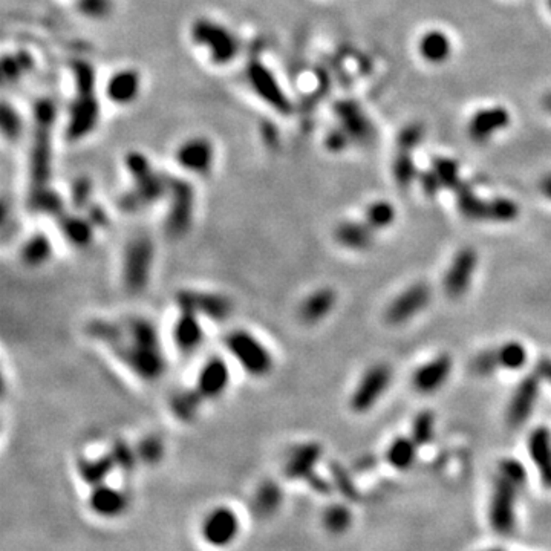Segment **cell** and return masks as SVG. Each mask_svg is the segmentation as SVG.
<instances>
[{
    "instance_id": "obj_22",
    "label": "cell",
    "mask_w": 551,
    "mask_h": 551,
    "mask_svg": "<svg viewBox=\"0 0 551 551\" xmlns=\"http://www.w3.org/2000/svg\"><path fill=\"white\" fill-rule=\"evenodd\" d=\"M530 455L539 469L542 481L551 487V439L547 429H537L530 437Z\"/></svg>"
},
{
    "instance_id": "obj_40",
    "label": "cell",
    "mask_w": 551,
    "mask_h": 551,
    "mask_svg": "<svg viewBox=\"0 0 551 551\" xmlns=\"http://www.w3.org/2000/svg\"><path fill=\"white\" fill-rule=\"evenodd\" d=\"M498 366H500V358H498V350L481 352L480 356L475 358V362H474V369H475V372L480 374V376H489V374H491L495 369H498Z\"/></svg>"
},
{
    "instance_id": "obj_21",
    "label": "cell",
    "mask_w": 551,
    "mask_h": 551,
    "mask_svg": "<svg viewBox=\"0 0 551 551\" xmlns=\"http://www.w3.org/2000/svg\"><path fill=\"white\" fill-rule=\"evenodd\" d=\"M419 54L428 63L441 64L449 60L452 54V42L445 32L439 29L428 31L419 40Z\"/></svg>"
},
{
    "instance_id": "obj_4",
    "label": "cell",
    "mask_w": 551,
    "mask_h": 551,
    "mask_svg": "<svg viewBox=\"0 0 551 551\" xmlns=\"http://www.w3.org/2000/svg\"><path fill=\"white\" fill-rule=\"evenodd\" d=\"M242 531V521L233 507L227 504L216 505L204 515L199 526V535L207 546L225 548L236 542Z\"/></svg>"
},
{
    "instance_id": "obj_29",
    "label": "cell",
    "mask_w": 551,
    "mask_h": 551,
    "mask_svg": "<svg viewBox=\"0 0 551 551\" xmlns=\"http://www.w3.org/2000/svg\"><path fill=\"white\" fill-rule=\"evenodd\" d=\"M352 515L346 505L336 504L326 509L323 515V526L332 535H342L351 527Z\"/></svg>"
},
{
    "instance_id": "obj_42",
    "label": "cell",
    "mask_w": 551,
    "mask_h": 551,
    "mask_svg": "<svg viewBox=\"0 0 551 551\" xmlns=\"http://www.w3.org/2000/svg\"><path fill=\"white\" fill-rule=\"evenodd\" d=\"M536 374L541 378L547 380L551 383V360L550 358H542L536 365Z\"/></svg>"
},
{
    "instance_id": "obj_9",
    "label": "cell",
    "mask_w": 551,
    "mask_h": 551,
    "mask_svg": "<svg viewBox=\"0 0 551 551\" xmlns=\"http://www.w3.org/2000/svg\"><path fill=\"white\" fill-rule=\"evenodd\" d=\"M130 507V496L126 490L114 487L108 482L90 487L88 509L101 519H117Z\"/></svg>"
},
{
    "instance_id": "obj_37",
    "label": "cell",
    "mask_w": 551,
    "mask_h": 551,
    "mask_svg": "<svg viewBox=\"0 0 551 551\" xmlns=\"http://www.w3.org/2000/svg\"><path fill=\"white\" fill-rule=\"evenodd\" d=\"M424 126L421 123H412L408 124L402 132L398 135V149L404 150V152H412L413 149H417L419 144H421L424 138Z\"/></svg>"
},
{
    "instance_id": "obj_18",
    "label": "cell",
    "mask_w": 551,
    "mask_h": 551,
    "mask_svg": "<svg viewBox=\"0 0 551 551\" xmlns=\"http://www.w3.org/2000/svg\"><path fill=\"white\" fill-rule=\"evenodd\" d=\"M282 504H284V490H282L278 481H262L253 491V513L258 517H262V519H268V517L278 515L282 509Z\"/></svg>"
},
{
    "instance_id": "obj_20",
    "label": "cell",
    "mask_w": 551,
    "mask_h": 551,
    "mask_svg": "<svg viewBox=\"0 0 551 551\" xmlns=\"http://www.w3.org/2000/svg\"><path fill=\"white\" fill-rule=\"evenodd\" d=\"M117 470L115 461L112 454L100 455V456H84L80 458L77 463V472L78 476L83 482H86L89 487H95L98 484L106 482L108 478L112 475V472Z\"/></svg>"
},
{
    "instance_id": "obj_5",
    "label": "cell",
    "mask_w": 551,
    "mask_h": 551,
    "mask_svg": "<svg viewBox=\"0 0 551 551\" xmlns=\"http://www.w3.org/2000/svg\"><path fill=\"white\" fill-rule=\"evenodd\" d=\"M230 384H232V367L228 360L221 356H213L201 365L193 388L206 403H213L225 395Z\"/></svg>"
},
{
    "instance_id": "obj_13",
    "label": "cell",
    "mask_w": 551,
    "mask_h": 551,
    "mask_svg": "<svg viewBox=\"0 0 551 551\" xmlns=\"http://www.w3.org/2000/svg\"><path fill=\"white\" fill-rule=\"evenodd\" d=\"M476 260V253L472 248H464L455 256L444 279V290L449 297L458 299L469 290Z\"/></svg>"
},
{
    "instance_id": "obj_33",
    "label": "cell",
    "mask_w": 551,
    "mask_h": 551,
    "mask_svg": "<svg viewBox=\"0 0 551 551\" xmlns=\"http://www.w3.org/2000/svg\"><path fill=\"white\" fill-rule=\"evenodd\" d=\"M395 219V208L386 201H377L369 206L366 212V224L372 230L384 228Z\"/></svg>"
},
{
    "instance_id": "obj_1",
    "label": "cell",
    "mask_w": 551,
    "mask_h": 551,
    "mask_svg": "<svg viewBox=\"0 0 551 551\" xmlns=\"http://www.w3.org/2000/svg\"><path fill=\"white\" fill-rule=\"evenodd\" d=\"M88 334L143 383L158 382L167 371L161 334L149 317L97 319L88 325Z\"/></svg>"
},
{
    "instance_id": "obj_15",
    "label": "cell",
    "mask_w": 551,
    "mask_h": 551,
    "mask_svg": "<svg viewBox=\"0 0 551 551\" xmlns=\"http://www.w3.org/2000/svg\"><path fill=\"white\" fill-rule=\"evenodd\" d=\"M537 393H539V376H528L524 378L509 408V423L511 426H521L527 421L535 408Z\"/></svg>"
},
{
    "instance_id": "obj_17",
    "label": "cell",
    "mask_w": 551,
    "mask_h": 551,
    "mask_svg": "<svg viewBox=\"0 0 551 551\" xmlns=\"http://www.w3.org/2000/svg\"><path fill=\"white\" fill-rule=\"evenodd\" d=\"M452 371V360L448 356H439L426 363L413 374V388L421 393H430L443 386Z\"/></svg>"
},
{
    "instance_id": "obj_14",
    "label": "cell",
    "mask_w": 551,
    "mask_h": 551,
    "mask_svg": "<svg viewBox=\"0 0 551 551\" xmlns=\"http://www.w3.org/2000/svg\"><path fill=\"white\" fill-rule=\"evenodd\" d=\"M509 124H510V114L505 108L496 106V108L481 109L472 117L467 127L469 136L475 143H485L489 141L490 138H493L495 134L507 129Z\"/></svg>"
},
{
    "instance_id": "obj_8",
    "label": "cell",
    "mask_w": 551,
    "mask_h": 551,
    "mask_svg": "<svg viewBox=\"0 0 551 551\" xmlns=\"http://www.w3.org/2000/svg\"><path fill=\"white\" fill-rule=\"evenodd\" d=\"M176 304H184L199 314L204 320L222 323L233 313V302L225 294L213 291L182 290L176 294Z\"/></svg>"
},
{
    "instance_id": "obj_45",
    "label": "cell",
    "mask_w": 551,
    "mask_h": 551,
    "mask_svg": "<svg viewBox=\"0 0 551 551\" xmlns=\"http://www.w3.org/2000/svg\"><path fill=\"white\" fill-rule=\"evenodd\" d=\"M548 6H550V10H551V0H548Z\"/></svg>"
},
{
    "instance_id": "obj_16",
    "label": "cell",
    "mask_w": 551,
    "mask_h": 551,
    "mask_svg": "<svg viewBox=\"0 0 551 551\" xmlns=\"http://www.w3.org/2000/svg\"><path fill=\"white\" fill-rule=\"evenodd\" d=\"M337 304V294L331 288H319L300 302L299 319L305 325H316L330 314Z\"/></svg>"
},
{
    "instance_id": "obj_7",
    "label": "cell",
    "mask_w": 551,
    "mask_h": 551,
    "mask_svg": "<svg viewBox=\"0 0 551 551\" xmlns=\"http://www.w3.org/2000/svg\"><path fill=\"white\" fill-rule=\"evenodd\" d=\"M519 487V484L505 475L498 476L490 509L491 526L498 533L509 535L515 528V501Z\"/></svg>"
},
{
    "instance_id": "obj_6",
    "label": "cell",
    "mask_w": 551,
    "mask_h": 551,
    "mask_svg": "<svg viewBox=\"0 0 551 551\" xmlns=\"http://www.w3.org/2000/svg\"><path fill=\"white\" fill-rule=\"evenodd\" d=\"M176 306L178 314L172 326V342L182 356H192L204 343V319L187 305L176 304Z\"/></svg>"
},
{
    "instance_id": "obj_25",
    "label": "cell",
    "mask_w": 551,
    "mask_h": 551,
    "mask_svg": "<svg viewBox=\"0 0 551 551\" xmlns=\"http://www.w3.org/2000/svg\"><path fill=\"white\" fill-rule=\"evenodd\" d=\"M138 89H140V80H138L136 72L132 71L117 72L108 83V94L110 100L120 104L134 101Z\"/></svg>"
},
{
    "instance_id": "obj_27",
    "label": "cell",
    "mask_w": 551,
    "mask_h": 551,
    "mask_svg": "<svg viewBox=\"0 0 551 551\" xmlns=\"http://www.w3.org/2000/svg\"><path fill=\"white\" fill-rule=\"evenodd\" d=\"M417 448L418 444L413 441V439L397 438L395 441L389 445L386 458H388L389 464L393 465L395 469L400 470L409 469L413 461H415Z\"/></svg>"
},
{
    "instance_id": "obj_30",
    "label": "cell",
    "mask_w": 551,
    "mask_h": 551,
    "mask_svg": "<svg viewBox=\"0 0 551 551\" xmlns=\"http://www.w3.org/2000/svg\"><path fill=\"white\" fill-rule=\"evenodd\" d=\"M135 450L140 463L147 465H156L158 463H161L164 454H166L162 439L154 435L144 437L141 441L135 445Z\"/></svg>"
},
{
    "instance_id": "obj_36",
    "label": "cell",
    "mask_w": 551,
    "mask_h": 551,
    "mask_svg": "<svg viewBox=\"0 0 551 551\" xmlns=\"http://www.w3.org/2000/svg\"><path fill=\"white\" fill-rule=\"evenodd\" d=\"M435 429V418L432 412H421L413 421L412 428V439L418 445H426L434 438Z\"/></svg>"
},
{
    "instance_id": "obj_44",
    "label": "cell",
    "mask_w": 551,
    "mask_h": 551,
    "mask_svg": "<svg viewBox=\"0 0 551 551\" xmlns=\"http://www.w3.org/2000/svg\"><path fill=\"white\" fill-rule=\"evenodd\" d=\"M543 106H546L548 112H551V92L546 95V98H543Z\"/></svg>"
},
{
    "instance_id": "obj_19",
    "label": "cell",
    "mask_w": 551,
    "mask_h": 551,
    "mask_svg": "<svg viewBox=\"0 0 551 551\" xmlns=\"http://www.w3.org/2000/svg\"><path fill=\"white\" fill-rule=\"evenodd\" d=\"M204 400L193 388H182L175 391L169 400V409L172 417L182 424H190L198 419L204 406Z\"/></svg>"
},
{
    "instance_id": "obj_38",
    "label": "cell",
    "mask_w": 551,
    "mask_h": 551,
    "mask_svg": "<svg viewBox=\"0 0 551 551\" xmlns=\"http://www.w3.org/2000/svg\"><path fill=\"white\" fill-rule=\"evenodd\" d=\"M519 208L513 201L505 198H496L490 201V221L495 222H509L513 221Z\"/></svg>"
},
{
    "instance_id": "obj_12",
    "label": "cell",
    "mask_w": 551,
    "mask_h": 551,
    "mask_svg": "<svg viewBox=\"0 0 551 551\" xmlns=\"http://www.w3.org/2000/svg\"><path fill=\"white\" fill-rule=\"evenodd\" d=\"M429 300L430 288L428 285H413L392 302V305L386 311V320L392 325H402L421 311L429 304Z\"/></svg>"
},
{
    "instance_id": "obj_35",
    "label": "cell",
    "mask_w": 551,
    "mask_h": 551,
    "mask_svg": "<svg viewBox=\"0 0 551 551\" xmlns=\"http://www.w3.org/2000/svg\"><path fill=\"white\" fill-rule=\"evenodd\" d=\"M498 358H500V366L505 369H521L527 362V351L522 345L510 342L498 350Z\"/></svg>"
},
{
    "instance_id": "obj_41",
    "label": "cell",
    "mask_w": 551,
    "mask_h": 551,
    "mask_svg": "<svg viewBox=\"0 0 551 551\" xmlns=\"http://www.w3.org/2000/svg\"><path fill=\"white\" fill-rule=\"evenodd\" d=\"M419 181H421V186H423V190L426 192V195H429V196H435L438 193V190L443 188L437 173L432 169L428 170V172H426L424 175H421V178H419Z\"/></svg>"
},
{
    "instance_id": "obj_23",
    "label": "cell",
    "mask_w": 551,
    "mask_h": 551,
    "mask_svg": "<svg viewBox=\"0 0 551 551\" xmlns=\"http://www.w3.org/2000/svg\"><path fill=\"white\" fill-rule=\"evenodd\" d=\"M337 115L345 124V132L350 136L366 141L372 135L371 124L357 104L340 103L337 106Z\"/></svg>"
},
{
    "instance_id": "obj_28",
    "label": "cell",
    "mask_w": 551,
    "mask_h": 551,
    "mask_svg": "<svg viewBox=\"0 0 551 551\" xmlns=\"http://www.w3.org/2000/svg\"><path fill=\"white\" fill-rule=\"evenodd\" d=\"M52 253L51 242L42 234H37L23 244L21 258L28 267H40L49 260Z\"/></svg>"
},
{
    "instance_id": "obj_31",
    "label": "cell",
    "mask_w": 551,
    "mask_h": 551,
    "mask_svg": "<svg viewBox=\"0 0 551 551\" xmlns=\"http://www.w3.org/2000/svg\"><path fill=\"white\" fill-rule=\"evenodd\" d=\"M393 176H395V181L402 188L412 186L417 176V167L412 161L411 152L400 150L395 161H393Z\"/></svg>"
},
{
    "instance_id": "obj_39",
    "label": "cell",
    "mask_w": 551,
    "mask_h": 551,
    "mask_svg": "<svg viewBox=\"0 0 551 551\" xmlns=\"http://www.w3.org/2000/svg\"><path fill=\"white\" fill-rule=\"evenodd\" d=\"M331 472H332L334 484H336V487L342 491L343 496L347 498V500H357V496H358L357 489H356V485H354L350 475H347V472L340 467L339 464H332Z\"/></svg>"
},
{
    "instance_id": "obj_24",
    "label": "cell",
    "mask_w": 551,
    "mask_h": 551,
    "mask_svg": "<svg viewBox=\"0 0 551 551\" xmlns=\"http://www.w3.org/2000/svg\"><path fill=\"white\" fill-rule=\"evenodd\" d=\"M458 195V208L467 219L472 221H490V201H484L472 192L467 184L461 182L455 188Z\"/></svg>"
},
{
    "instance_id": "obj_32",
    "label": "cell",
    "mask_w": 551,
    "mask_h": 551,
    "mask_svg": "<svg viewBox=\"0 0 551 551\" xmlns=\"http://www.w3.org/2000/svg\"><path fill=\"white\" fill-rule=\"evenodd\" d=\"M432 170L437 173L441 187L456 188L461 180H459V166L458 162L450 158H435L432 162Z\"/></svg>"
},
{
    "instance_id": "obj_2",
    "label": "cell",
    "mask_w": 551,
    "mask_h": 551,
    "mask_svg": "<svg viewBox=\"0 0 551 551\" xmlns=\"http://www.w3.org/2000/svg\"><path fill=\"white\" fill-rule=\"evenodd\" d=\"M228 357L252 378H267L274 369V356L264 340L245 328L230 330L224 337Z\"/></svg>"
},
{
    "instance_id": "obj_26",
    "label": "cell",
    "mask_w": 551,
    "mask_h": 551,
    "mask_svg": "<svg viewBox=\"0 0 551 551\" xmlns=\"http://www.w3.org/2000/svg\"><path fill=\"white\" fill-rule=\"evenodd\" d=\"M337 241L351 250H366L372 244V228L367 224L357 222H345L336 230Z\"/></svg>"
},
{
    "instance_id": "obj_10",
    "label": "cell",
    "mask_w": 551,
    "mask_h": 551,
    "mask_svg": "<svg viewBox=\"0 0 551 551\" xmlns=\"http://www.w3.org/2000/svg\"><path fill=\"white\" fill-rule=\"evenodd\" d=\"M391 382V369L386 365H376L367 371L356 392L352 393L351 408L356 412L369 411L377 400L388 389Z\"/></svg>"
},
{
    "instance_id": "obj_11",
    "label": "cell",
    "mask_w": 551,
    "mask_h": 551,
    "mask_svg": "<svg viewBox=\"0 0 551 551\" xmlns=\"http://www.w3.org/2000/svg\"><path fill=\"white\" fill-rule=\"evenodd\" d=\"M321 458V448L317 443H302L288 452L284 475L291 481H310L316 476L314 467Z\"/></svg>"
},
{
    "instance_id": "obj_34",
    "label": "cell",
    "mask_w": 551,
    "mask_h": 551,
    "mask_svg": "<svg viewBox=\"0 0 551 551\" xmlns=\"http://www.w3.org/2000/svg\"><path fill=\"white\" fill-rule=\"evenodd\" d=\"M110 454L117 465V470H121L123 474H129V472H134L136 469V465L140 464V459H138L135 445H129L126 441H117L112 449H110Z\"/></svg>"
},
{
    "instance_id": "obj_3",
    "label": "cell",
    "mask_w": 551,
    "mask_h": 551,
    "mask_svg": "<svg viewBox=\"0 0 551 551\" xmlns=\"http://www.w3.org/2000/svg\"><path fill=\"white\" fill-rule=\"evenodd\" d=\"M154 267V244L149 238L132 239L123 253L121 282L129 293H141L149 285Z\"/></svg>"
},
{
    "instance_id": "obj_43",
    "label": "cell",
    "mask_w": 551,
    "mask_h": 551,
    "mask_svg": "<svg viewBox=\"0 0 551 551\" xmlns=\"http://www.w3.org/2000/svg\"><path fill=\"white\" fill-rule=\"evenodd\" d=\"M539 188H541L542 195L551 201V173H547V175L543 176V178L541 180Z\"/></svg>"
}]
</instances>
